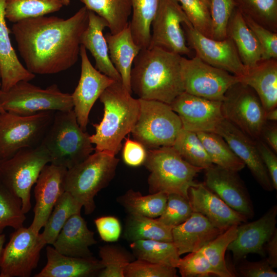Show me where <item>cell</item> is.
I'll return each mask as SVG.
<instances>
[{"label": "cell", "mask_w": 277, "mask_h": 277, "mask_svg": "<svg viewBox=\"0 0 277 277\" xmlns=\"http://www.w3.org/2000/svg\"><path fill=\"white\" fill-rule=\"evenodd\" d=\"M265 252H267L266 259L270 265L273 268L277 267V230L276 229L269 240L264 245Z\"/></svg>", "instance_id": "obj_55"}, {"label": "cell", "mask_w": 277, "mask_h": 277, "mask_svg": "<svg viewBox=\"0 0 277 277\" xmlns=\"http://www.w3.org/2000/svg\"><path fill=\"white\" fill-rule=\"evenodd\" d=\"M99 256L103 268L100 277H125V270L130 262L129 254L114 245H105L100 248Z\"/></svg>", "instance_id": "obj_43"}, {"label": "cell", "mask_w": 277, "mask_h": 277, "mask_svg": "<svg viewBox=\"0 0 277 277\" xmlns=\"http://www.w3.org/2000/svg\"><path fill=\"white\" fill-rule=\"evenodd\" d=\"M223 117L251 139L261 138L266 122L265 110L258 96L248 86L238 82L226 92L222 101Z\"/></svg>", "instance_id": "obj_11"}, {"label": "cell", "mask_w": 277, "mask_h": 277, "mask_svg": "<svg viewBox=\"0 0 277 277\" xmlns=\"http://www.w3.org/2000/svg\"><path fill=\"white\" fill-rule=\"evenodd\" d=\"M41 233L29 227L16 229L3 248L0 277H29L36 268L41 250L46 245Z\"/></svg>", "instance_id": "obj_13"}, {"label": "cell", "mask_w": 277, "mask_h": 277, "mask_svg": "<svg viewBox=\"0 0 277 277\" xmlns=\"http://www.w3.org/2000/svg\"><path fill=\"white\" fill-rule=\"evenodd\" d=\"M214 132L225 140L264 190L272 191L274 189L254 140L225 118L219 123Z\"/></svg>", "instance_id": "obj_21"}, {"label": "cell", "mask_w": 277, "mask_h": 277, "mask_svg": "<svg viewBox=\"0 0 277 277\" xmlns=\"http://www.w3.org/2000/svg\"><path fill=\"white\" fill-rule=\"evenodd\" d=\"M277 206L271 207L260 219L237 226L236 238L229 244L235 264L249 253L265 256L264 245L276 229Z\"/></svg>", "instance_id": "obj_19"}, {"label": "cell", "mask_w": 277, "mask_h": 277, "mask_svg": "<svg viewBox=\"0 0 277 277\" xmlns=\"http://www.w3.org/2000/svg\"><path fill=\"white\" fill-rule=\"evenodd\" d=\"M63 6L62 0H6L5 16L15 23L58 11Z\"/></svg>", "instance_id": "obj_38"}, {"label": "cell", "mask_w": 277, "mask_h": 277, "mask_svg": "<svg viewBox=\"0 0 277 277\" xmlns=\"http://www.w3.org/2000/svg\"><path fill=\"white\" fill-rule=\"evenodd\" d=\"M161 0H131V18L129 22L132 35L141 49L149 47L151 24Z\"/></svg>", "instance_id": "obj_31"}, {"label": "cell", "mask_w": 277, "mask_h": 277, "mask_svg": "<svg viewBox=\"0 0 277 277\" xmlns=\"http://www.w3.org/2000/svg\"><path fill=\"white\" fill-rule=\"evenodd\" d=\"M47 263L35 277H89L98 275L103 266L100 260L93 256L80 258L67 256L53 247H46Z\"/></svg>", "instance_id": "obj_24"}, {"label": "cell", "mask_w": 277, "mask_h": 277, "mask_svg": "<svg viewBox=\"0 0 277 277\" xmlns=\"http://www.w3.org/2000/svg\"><path fill=\"white\" fill-rule=\"evenodd\" d=\"M67 170L51 163L46 165L42 170L35 183L34 217L29 226L34 232L39 233L44 226L55 203L65 191Z\"/></svg>", "instance_id": "obj_20"}, {"label": "cell", "mask_w": 277, "mask_h": 277, "mask_svg": "<svg viewBox=\"0 0 277 277\" xmlns=\"http://www.w3.org/2000/svg\"><path fill=\"white\" fill-rule=\"evenodd\" d=\"M5 1L0 0V67L3 92L19 81H30L35 77L19 61L12 45L6 21Z\"/></svg>", "instance_id": "obj_27"}, {"label": "cell", "mask_w": 277, "mask_h": 277, "mask_svg": "<svg viewBox=\"0 0 277 277\" xmlns=\"http://www.w3.org/2000/svg\"><path fill=\"white\" fill-rule=\"evenodd\" d=\"M223 232L204 215L193 212L186 221L172 228V242L181 255L201 249Z\"/></svg>", "instance_id": "obj_23"}, {"label": "cell", "mask_w": 277, "mask_h": 277, "mask_svg": "<svg viewBox=\"0 0 277 277\" xmlns=\"http://www.w3.org/2000/svg\"><path fill=\"white\" fill-rule=\"evenodd\" d=\"M108 27L107 22L94 12L88 10V22L81 39V45L88 50L95 60V68L116 82L121 77L112 63L103 30Z\"/></svg>", "instance_id": "obj_26"}, {"label": "cell", "mask_w": 277, "mask_h": 277, "mask_svg": "<svg viewBox=\"0 0 277 277\" xmlns=\"http://www.w3.org/2000/svg\"><path fill=\"white\" fill-rule=\"evenodd\" d=\"M261 138L275 152H277V126L276 122L266 121L261 133Z\"/></svg>", "instance_id": "obj_54"}, {"label": "cell", "mask_w": 277, "mask_h": 277, "mask_svg": "<svg viewBox=\"0 0 277 277\" xmlns=\"http://www.w3.org/2000/svg\"><path fill=\"white\" fill-rule=\"evenodd\" d=\"M140 111L131 133L147 149L172 146L182 129L178 115L166 103L138 98Z\"/></svg>", "instance_id": "obj_8"}, {"label": "cell", "mask_w": 277, "mask_h": 277, "mask_svg": "<svg viewBox=\"0 0 277 277\" xmlns=\"http://www.w3.org/2000/svg\"><path fill=\"white\" fill-rule=\"evenodd\" d=\"M55 112L29 116L0 112V161L9 159L21 149L40 145Z\"/></svg>", "instance_id": "obj_10"}, {"label": "cell", "mask_w": 277, "mask_h": 277, "mask_svg": "<svg viewBox=\"0 0 277 277\" xmlns=\"http://www.w3.org/2000/svg\"><path fill=\"white\" fill-rule=\"evenodd\" d=\"M196 133L213 164L236 172L245 167L221 135L210 132Z\"/></svg>", "instance_id": "obj_37"}, {"label": "cell", "mask_w": 277, "mask_h": 277, "mask_svg": "<svg viewBox=\"0 0 277 277\" xmlns=\"http://www.w3.org/2000/svg\"><path fill=\"white\" fill-rule=\"evenodd\" d=\"M96 228L102 240L106 242L117 241L121 234V223L116 217L104 216L94 221Z\"/></svg>", "instance_id": "obj_51"}, {"label": "cell", "mask_w": 277, "mask_h": 277, "mask_svg": "<svg viewBox=\"0 0 277 277\" xmlns=\"http://www.w3.org/2000/svg\"><path fill=\"white\" fill-rule=\"evenodd\" d=\"M188 196L193 212L204 215L222 231L247 222L246 216L230 207L203 183L191 187Z\"/></svg>", "instance_id": "obj_22"}, {"label": "cell", "mask_w": 277, "mask_h": 277, "mask_svg": "<svg viewBox=\"0 0 277 277\" xmlns=\"http://www.w3.org/2000/svg\"><path fill=\"white\" fill-rule=\"evenodd\" d=\"M88 22L84 6L67 19L42 16L14 23L12 32L27 70L34 74L65 71L77 61Z\"/></svg>", "instance_id": "obj_1"}, {"label": "cell", "mask_w": 277, "mask_h": 277, "mask_svg": "<svg viewBox=\"0 0 277 277\" xmlns=\"http://www.w3.org/2000/svg\"><path fill=\"white\" fill-rule=\"evenodd\" d=\"M255 144L262 160L271 180L274 189H277V156L275 153L261 138L255 140Z\"/></svg>", "instance_id": "obj_53"}, {"label": "cell", "mask_w": 277, "mask_h": 277, "mask_svg": "<svg viewBox=\"0 0 277 277\" xmlns=\"http://www.w3.org/2000/svg\"><path fill=\"white\" fill-rule=\"evenodd\" d=\"M235 7L233 0H210L213 39L222 40L227 37L228 22Z\"/></svg>", "instance_id": "obj_46"}, {"label": "cell", "mask_w": 277, "mask_h": 277, "mask_svg": "<svg viewBox=\"0 0 277 277\" xmlns=\"http://www.w3.org/2000/svg\"><path fill=\"white\" fill-rule=\"evenodd\" d=\"M205 5L209 8L210 5V0H202Z\"/></svg>", "instance_id": "obj_59"}, {"label": "cell", "mask_w": 277, "mask_h": 277, "mask_svg": "<svg viewBox=\"0 0 277 277\" xmlns=\"http://www.w3.org/2000/svg\"><path fill=\"white\" fill-rule=\"evenodd\" d=\"M90 135L80 126L73 110L55 111L41 144L47 151L50 163L69 169L94 150Z\"/></svg>", "instance_id": "obj_4"}, {"label": "cell", "mask_w": 277, "mask_h": 277, "mask_svg": "<svg viewBox=\"0 0 277 277\" xmlns=\"http://www.w3.org/2000/svg\"><path fill=\"white\" fill-rule=\"evenodd\" d=\"M243 16L260 45L261 60L277 59V32L269 30L247 16Z\"/></svg>", "instance_id": "obj_49"}, {"label": "cell", "mask_w": 277, "mask_h": 277, "mask_svg": "<svg viewBox=\"0 0 277 277\" xmlns=\"http://www.w3.org/2000/svg\"><path fill=\"white\" fill-rule=\"evenodd\" d=\"M87 8L103 18L110 33L116 34L129 25L131 0H80Z\"/></svg>", "instance_id": "obj_32"}, {"label": "cell", "mask_w": 277, "mask_h": 277, "mask_svg": "<svg viewBox=\"0 0 277 277\" xmlns=\"http://www.w3.org/2000/svg\"><path fill=\"white\" fill-rule=\"evenodd\" d=\"M181 75L185 92L208 100L222 101L227 90L240 82L239 77L212 66L195 55L182 56Z\"/></svg>", "instance_id": "obj_12"}, {"label": "cell", "mask_w": 277, "mask_h": 277, "mask_svg": "<svg viewBox=\"0 0 277 277\" xmlns=\"http://www.w3.org/2000/svg\"><path fill=\"white\" fill-rule=\"evenodd\" d=\"M188 46L206 63L226 71L238 77L243 76L247 68L242 63L235 46L228 37L216 40L207 37L191 24H183Z\"/></svg>", "instance_id": "obj_15"}, {"label": "cell", "mask_w": 277, "mask_h": 277, "mask_svg": "<svg viewBox=\"0 0 277 277\" xmlns=\"http://www.w3.org/2000/svg\"><path fill=\"white\" fill-rule=\"evenodd\" d=\"M176 268L137 259L129 263L125 277H175Z\"/></svg>", "instance_id": "obj_48"}, {"label": "cell", "mask_w": 277, "mask_h": 277, "mask_svg": "<svg viewBox=\"0 0 277 277\" xmlns=\"http://www.w3.org/2000/svg\"><path fill=\"white\" fill-rule=\"evenodd\" d=\"M176 268L183 277H206L216 273L205 256L203 248L180 258Z\"/></svg>", "instance_id": "obj_47"}, {"label": "cell", "mask_w": 277, "mask_h": 277, "mask_svg": "<svg viewBox=\"0 0 277 277\" xmlns=\"http://www.w3.org/2000/svg\"><path fill=\"white\" fill-rule=\"evenodd\" d=\"M182 56L157 47L141 49L131 71L132 92L138 98L170 105L185 91L181 75Z\"/></svg>", "instance_id": "obj_2"}, {"label": "cell", "mask_w": 277, "mask_h": 277, "mask_svg": "<svg viewBox=\"0 0 277 277\" xmlns=\"http://www.w3.org/2000/svg\"><path fill=\"white\" fill-rule=\"evenodd\" d=\"M266 121L275 122L277 121V108H274L265 112V115Z\"/></svg>", "instance_id": "obj_56"}, {"label": "cell", "mask_w": 277, "mask_h": 277, "mask_svg": "<svg viewBox=\"0 0 277 277\" xmlns=\"http://www.w3.org/2000/svg\"><path fill=\"white\" fill-rule=\"evenodd\" d=\"M240 82L252 88L267 111L277 107V59L261 60L247 68Z\"/></svg>", "instance_id": "obj_28"}, {"label": "cell", "mask_w": 277, "mask_h": 277, "mask_svg": "<svg viewBox=\"0 0 277 277\" xmlns=\"http://www.w3.org/2000/svg\"><path fill=\"white\" fill-rule=\"evenodd\" d=\"M0 162H1V161H0Z\"/></svg>", "instance_id": "obj_62"}, {"label": "cell", "mask_w": 277, "mask_h": 277, "mask_svg": "<svg viewBox=\"0 0 277 277\" xmlns=\"http://www.w3.org/2000/svg\"><path fill=\"white\" fill-rule=\"evenodd\" d=\"M167 195L159 192L143 195L139 191L129 189L118 197V201L130 214L156 218L165 208Z\"/></svg>", "instance_id": "obj_35"}, {"label": "cell", "mask_w": 277, "mask_h": 277, "mask_svg": "<svg viewBox=\"0 0 277 277\" xmlns=\"http://www.w3.org/2000/svg\"><path fill=\"white\" fill-rule=\"evenodd\" d=\"M1 93H2L1 84L0 83V97H1ZM4 111H5L4 110V109L3 108V107L2 106L1 103V100H0V112H3Z\"/></svg>", "instance_id": "obj_58"}, {"label": "cell", "mask_w": 277, "mask_h": 277, "mask_svg": "<svg viewBox=\"0 0 277 277\" xmlns=\"http://www.w3.org/2000/svg\"><path fill=\"white\" fill-rule=\"evenodd\" d=\"M130 247L140 260L176 268L180 255L172 242L140 240L131 242Z\"/></svg>", "instance_id": "obj_34"}, {"label": "cell", "mask_w": 277, "mask_h": 277, "mask_svg": "<svg viewBox=\"0 0 277 277\" xmlns=\"http://www.w3.org/2000/svg\"><path fill=\"white\" fill-rule=\"evenodd\" d=\"M110 60L121 77V82L130 93L131 71L134 60L141 50L134 42L128 26L121 31L105 35Z\"/></svg>", "instance_id": "obj_29"}, {"label": "cell", "mask_w": 277, "mask_h": 277, "mask_svg": "<svg viewBox=\"0 0 277 277\" xmlns=\"http://www.w3.org/2000/svg\"><path fill=\"white\" fill-rule=\"evenodd\" d=\"M64 6H68L70 4V0H62Z\"/></svg>", "instance_id": "obj_60"}, {"label": "cell", "mask_w": 277, "mask_h": 277, "mask_svg": "<svg viewBox=\"0 0 277 277\" xmlns=\"http://www.w3.org/2000/svg\"><path fill=\"white\" fill-rule=\"evenodd\" d=\"M104 114L98 124H93L95 132L90 135L94 150L115 155L122 148V141L131 133L138 116L140 103L123 86L115 81L99 97Z\"/></svg>", "instance_id": "obj_3"}, {"label": "cell", "mask_w": 277, "mask_h": 277, "mask_svg": "<svg viewBox=\"0 0 277 277\" xmlns=\"http://www.w3.org/2000/svg\"><path fill=\"white\" fill-rule=\"evenodd\" d=\"M94 235L78 212L67 221L52 245L58 252L67 256L91 257L93 255L89 247L97 243Z\"/></svg>", "instance_id": "obj_25"}, {"label": "cell", "mask_w": 277, "mask_h": 277, "mask_svg": "<svg viewBox=\"0 0 277 277\" xmlns=\"http://www.w3.org/2000/svg\"><path fill=\"white\" fill-rule=\"evenodd\" d=\"M50 162L49 155L41 145L21 149L9 159L0 162V182L21 199L25 214L31 208L32 187L43 168Z\"/></svg>", "instance_id": "obj_7"}, {"label": "cell", "mask_w": 277, "mask_h": 277, "mask_svg": "<svg viewBox=\"0 0 277 277\" xmlns=\"http://www.w3.org/2000/svg\"><path fill=\"white\" fill-rule=\"evenodd\" d=\"M243 15L277 32V0H233Z\"/></svg>", "instance_id": "obj_41"}, {"label": "cell", "mask_w": 277, "mask_h": 277, "mask_svg": "<svg viewBox=\"0 0 277 277\" xmlns=\"http://www.w3.org/2000/svg\"><path fill=\"white\" fill-rule=\"evenodd\" d=\"M82 205L69 192L65 191L55 203L41 233L46 244L54 243L69 217L81 212Z\"/></svg>", "instance_id": "obj_36"}, {"label": "cell", "mask_w": 277, "mask_h": 277, "mask_svg": "<svg viewBox=\"0 0 277 277\" xmlns=\"http://www.w3.org/2000/svg\"><path fill=\"white\" fill-rule=\"evenodd\" d=\"M22 201L0 182V234L7 227L15 230L23 226L26 220Z\"/></svg>", "instance_id": "obj_42"}, {"label": "cell", "mask_w": 277, "mask_h": 277, "mask_svg": "<svg viewBox=\"0 0 277 277\" xmlns=\"http://www.w3.org/2000/svg\"><path fill=\"white\" fill-rule=\"evenodd\" d=\"M119 160L105 151H95L83 161L67 170L65 191L84 207L86 214L95 208L94 197L113 179Z\"/></svg>", "instance_id": "obj_6"}, {"label": "cell", "mask_w": 277, "mask_h": 277, "mask_svg": "<svg viewBox=\"0 0 277 277\" xmlns=\"http://www.w3.org/2000/svg\"><path fill=\"white\" fill-rule=\"evenodd\" d=\"M193 211L189 199L175 193L167 195L165 208L156 217L163 224L173 228L186 221Z\"/></svg>", "instance_id": "obj_44"}, {"label": "cell", "mask_w": 277, "mask_h": 277, "mask_svg": "<svg viewBox=\"0 0 277 277\" xmlns=\"http://www.w3.org/2000/svg\"><path fill=\"white\" fill-rule=\"evenodd\" d=\"M172 228L163 224L157 218L129 214L126 224L125 236L131 242L140 240L171 242Z\"/></svg>", "instance_id": "obj_33"}, {"label": "cell", "mask_w": 277, "mask_h": 277, "mask_svg": "<svg viewBox=\"0 0 277 277\" xmlns=\"http://www.w3.org/2000/svg\"><path fill=\"white\" fill-rule=\"evenodd\" d=\"M237 226L234 225L230 227L203 248V252L215 271L216 276H235L228 268L225 254L228 246L236 236Z\"/></svg>", "instance_id": "obj_40"}, {"label": "cell", "mask_w": 277, "mask_h": 277, "mask_svg": "<svg viewBox=\"0 0 277 277\" xmlns=\"http://www.w3.org/2000/svg\"><path fill=\"white\" fill-rule=\"evenodd\" d=\"M0 100L5 111L22 116L73 109L71 94L63 92L56 84L43 89L21 81L7 91H2Z\"/></svg>", "instance_id": "obj_9"}, {"label": "cell", "mask_w": 277, "mask_h": 277, "mask_svg": "<svg viewBox=\"0 0 277 277\" xmlns=\"http://www.w3.org/2000/svg\"><path fill=\"white\" fill-rule=\"evenodd\" d=\"M222 101L197 96L186 92L178 95L169 105L178 115L183 128L195 132H214L224 118Z\"/></svg>", "instance_id": "obj_17"}, {"label": "cell", "mask_w": 277, "mask_h": 277, "mask_svg": "<svg viewBox=\"0 0 277 277\" xmlns=\"http://www.w3.org/2000/svg\"><path fill=\"white\" fill-rule=\"evenodd\" d=\"M227 37L233 41L239 57L246 68L255 66L262 60L260 45L242 13L236 7L228 22Z\"/></svg>", "instance_id": "obj_30"}, {"label": "cell", "mask_w": 277, "mask_h": 277, "mask_svg": "<svg viewBox=\"0 0 277 277\" xmlns=\"http://www.w3.org/2000/svg\"><path fill=\"white\" fill-rule=\"evenodd\" d=\"M81 58L80 78L71 94L73 111L77 121L83 130L86 131L90 112L96 101L105 90L115 82L102 73L91 63L86 48L81 45Z\"/></svg>", "instance_id": "obj_16"}, {"label": "cell", "mask_w": 277, "mask_h": 277, "mask_svg": "<svg viewBox=\"0 0 277 277\" xmlns=\"http://www.w3.org/2000/svg\"><path fill=\"white\" fill-rule=\"evenodd\" d=\"M0 83H1V67H0Z\"/></svg>", "instance_id": "obj_61"}, {"label": "cell", "mask_w": 277, "mask_h": 277, "mask_svg": "<svg viewBox=\"0 0 277 277\" xmlns=\"http://www.w3.org/2000/svg\"><path fill=\"white\" fill-rule=\"evenodd\" d=\"M193 27L212 38L211 19L209 8L202 0H176Z\"/></svg>", "instance_id": "obj_45"}, {"label": "cell", "mask_w": 277, "mask_h": 277, "mask_svg": "<svg viewBox=\"0 0 277 277\" xmlns=\"http://www.w3.org/2000/svg\"><path fill=\"white\" fill-rule=\"evenodd\" d=\"M144 165L150 172L151 193H175L188 199L189 188L198 184L194 177L203 170L185 161L172 146L147 149Z\"/></svg>", "instance_id": "obj_5"}, {"label": "cell", "mask_w": 277, "mask_h": 277, "mask_svg": "<svg viewBox=\"0 0 277 277\" xmlns=\"http://www.w3.org/2000/svg\"><path fill=\"white\" fill-rule=\"evenodd\" d=\"M205 170L204 184L230 207L252 219L254 209L247 189L238 172L215 164Z\"/></svg>", "instance_id": "obj_18"}, {"label": "cell", "mask_w": 277, "mask_h": 277, "mask_svg": "<svg viewBox=\"0 0 277 277\" xmlns=\"http://www.w3.org/2000/svg\"><path fill=\"white\" fill-rule=\"evenodd\" d=\"M183 24H191L176 0H161L152 24L149 47H157L181 55H188ZM192 25V24H191Z\"/></svg>", "instance_id": "obj_14"}, {"label": "cell", "mask_w": 277, "mask_h": 277, "mask_svg": "<svg viewBox=\"0 0 277 277\" xmlns=\"http://www.w3.org/2000/svg\"><path fill=\"white\" fill-rule=\"evenodd\" d=\"M5 235L4 234H0V260L2 256L3 250V246L4 244V243L5 242Z\"/></svg>", "instance_id": "obj_57"}, {"label": "cell", "mask_w": 277, "mask_h": 277, "mask_svg": "<svg viewBox=\"0 0 277 277\" xmlns=\"http://www.w3.org/2000/svg\"><path fill=\"white\" fill-rule=\"evenodd\" d=\"M238 272L244 277H276L277 273L270 265L267 259L258 262L241 260Z\"/></svg>", "instance_id": "obj_52"}, {"label": "cell", "mask_w": 277, "mask_h": 277, "mask_svg": "<svg viewBox=\"0 0 277 277\" xmlns=\"http://www.w3.org/2000/svg\"><path fill=\"white\" fill-rule=\"evenodd\" d=\"M172 147L187 163L203 170L213 163L195 132L182 128Z\"/></svg>", "instance_id": "obj_39"}, {"label": "cell", "mask_w": 277, "mask_h": 277, "mask_svg": "<svg viewBox=\"0 0 277 277\" xmlns=\"http://www.w3.org/2000/svg\"><path fill=\"white\" fill-rule=\"evenodd\" d=\"M122 146V157L126 164L132 167H137L144 164L147 153V149L140 142L131 140L128 137L125 138Z\"/></svg>", "instance_id": "obj_50"}]
</instances>
